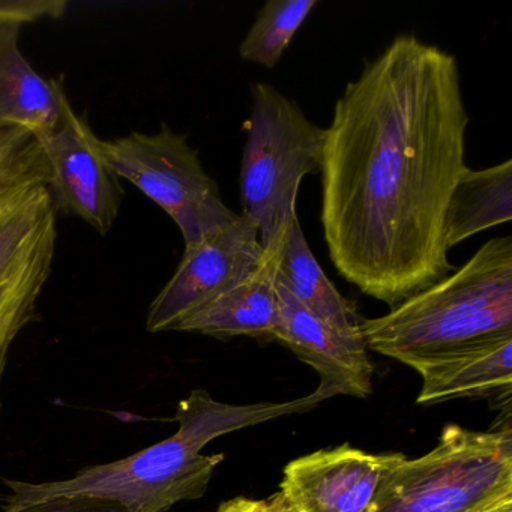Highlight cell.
<instances>
[{
  "label": "cell",
  "mask_w": 512,
  "mask_h": 512,
  "mask_svg": "<svg viewBox=\"0 0 512 512\" xmlns=\"http://www.w3.org/2000/svg\"><path fill=\"white\" fill-rule=\"evenodd\" d=\"M457 58L401 34L347 83L325 128L322 220L341 277L389 307L454 272L445 241L466 166Z\"/></svg>",
  "instance_id": "6da1fadb"
},
{
  "label": "cell",
  "mask_w": 512,
  "mask_h": 512,
  "mask_svg": "<svg viewBox=\"0 0 512 512\" xmlns=\"http://www.w3.org/2000/svg\"><path fill=\"white\" fill-rule=\"evenodd\" d=\"M325 398L316 391L287 403L236 406L194 389L179 401L178 431L173 436L112 463L95 464L65 481H5L10 487L5 508L55 496H92L113 500L127 512H169L176 503L205 496L223 454H202L217 437L292 413L307 412Z\"/></svg>",
  "instance_id": "7a4b0ae2"
},
{
  "label": "cell",
  "mask_w": 512,
  "mask_h": 512,
  "mask_svg": "<svg viewBox=\"0 0 512 512\" xmlns=\"http://www.w3.org/2000/svg\"><path fill=\"white\" fill-rule=\"evenodd\" d=\"M368 349L413 368L512 338V238L485 242L469 262L388 314L359 322Z\"/></svg>",
  "instance_id": "3957f363"
},
{
  "label": "cell",
  "mask_w": 512,
  "mask_h": 512,
  "mask_svg": "<svg viewBox=\"0 0 512 512\" xmlns=\"http://www.w3.org/2000/svg\"><path fill=\"white\" fill-rule=\"evenodd\" d=\"M367 512H512V428L449 424L410 460L397 452Z\"/></svg>",
  "instance_id": "277c9868"
},
{
  "label": "cell",
  "mask_w": 512,
  "mask_h": 512,
  "mask_svg": "<svg viewBox=\"0 0 512 512\" xmlns=\"http://www.w3.org/2000/svg\"><path fill=\"white\" fill-rule=\"evenodd\" d=\"M251 94L239 190L242 214L256 223L266 247L296 214L302 179L320 172L325 130L268 83H256Z\"/></svg>",
  "instance_id": "5b68a950"
},
{
  "label": "cell",
  "mask_w": 512,
  "mask_h": 512,
  "mask_svg": "<svg viewBox=\"0 0 512 512\" xmlns=\"http://www.w3.org/2000/svg\"><path fill=\"white\" fill-rule=\"evenodd\" d=\"M103 152L119 179L136 185L175 221L185 248L239 217L224 203L187 136L166 124L155 134L136 131L103 142Z\"/></svg>",
  "instance_id": "8992f818"
},
{
  "label": "cell",
  "mask_w": 512,
  "mask_h": 512,
  "mask_svg": "<svg viewBox=\"0 0 512 512\" xmlns=\"http://www.w3.org/2000/svg\"><path fill=\"white\" fill-rule=\"evenodd\" d=\"M56 236L47 173L0 190V385L14 340L37 317L38 299L52 274Z\"/></svg>",
  "instance_id": "52a82bcc"
},
{
  "label": "cell",
  "mask_w": 512,
  "mask_h": 512,
  "mask_svg": "<svg viewBox=\"0 0 512 512\" xmlns=\"http://www.w3.org/2000/svg\"><path fill=\"white\" fill-rule=\"evenodd\" d=\"M37 145L46 163L55 212L79 217L100 235H107L118 218L124 188L88 118L74 113L68 101L55 133Z\"/></svg>",
  "instance_id": "ba28073f"
},
{
  "label": "cell",
  "mask_w": 512,
  "mask_h": 512,
  "mask_svg": "<svg viewBox=\"0 0 512 512\" xmlns=\"http://www.w3.org/2000/svg\"><path fill=\"white\" fill-rule=\"evenodd\" d=\"M263 250L256 223L244 214L185 248L175 274L149 307L146 329L172 331L185 317L238 286L254 271Z\"/></svg>",
  "instance_id": "9c48e42d"
},
{
  "label": "cell",
  "mask_w": 512,
  "mask_h": 512,
  "mask_svg": "<svg viewBox=\"0 0 512 512\" xmlns=\"http://www.w3.org/2000/svg\"><path fill=\"white\" fill-rule=\"evenodd\" d=\"M67 2H0V130H19L35 142L55 133L68 103L64 77L44 79L23 56L26 23L61 17Z\"/></svg>",
  "instance_id": "30bf717a"
},
{
  "label": "cell",
  "mask_w": 512,
  "mask_h": 512,
  "mask_svg": "<svg viewBox=\"0 0 512 512\" xmlns=\"http://www.w3.org/2000/svg\"><path fill=\"white\" fill-rule=\"evenodd\" d=\"M395 455L349 445L322 449L287 464L280 493L299 512H367Z\"/></svg>",
  "instance_id": "8fae6325"
},
{
  "label": "cell",
  "mask_w": 512,
  "mask_h": 512,
  "mask_svg": "<svg viewBox=\"0 0 512 512\" xmlns=\"http://www.w3.org/2000/svg\"><path fill=\"white\" fill-rule=\"evenodd\" d=\"M280 325L274 340L289 347L302 362L320 374L317 394L323 398L371 394L373 365L361 332L346 334L332 328L296 301L287 287L277 280Z\"/></svg>",
  "instance_id": "7c38bea8"
},
{
  "label": "cell",
  "mask_w": 512,
  "mask_h": 512,
  "mask_svg": "<svg viewBox=\"0 0 512 512\" xmlns=\"http://www.w3.org/2000/svg\"><path fill=\"white\" fill-rule=\"evenodd\" d=\"M287 227L289 224L266 245L248 277L211 304L185 317L172 331L197 332L220 340L239 335L272 340L280 325L277 280Z\"/></svg>",
  "instance_id": "4fadbf2b"
},
{
  "label": "cell",
  "mask_w": 512,
  "mask_h": 512,
  "mask_svg": "<svg viewBox=\"0 0 512 512\" xmlns=\"http://www.w3.org/2000/svg\"><path fill=\"white\" fill-rule=\"evenodd\" d=\"M422 377L416 403L437 404L466 397H487L512 386V338L461 350L415 365Z\"/></svg>",
  "instance_id": "5bb4252c"
},
{
  "label": "cell",
  "mask_w": 512,
  "mask_h": 512,
  "mask_svg": "<svg viewBox=\"0 0 512 512\" xmlns=\"http://www.w3.org/2000/svg\"><path fill=\"white\" fill-rule=\"evenodd\" d=\"M512 218V161L466 172L458 179L445 217L449 250L476 233L509 223Z\"/></svg>",
  "instance_id": "9a60e30c"
},
{
  "label": "cell",
  "mask_w": 512,
  "mask_h": 512,
  "mask_svg": "<svg viewBox=\"0 0 512 512\" xmlns=\"http://www.w3.org/2000/svg\"><path fill=\"white\" fill-rule=\"evenodd\" d=\"M278 280L314 316L346 334H358V314L355 305L344 298L326 277L302 232L298 212L287 227Z\"/></svg>",
  "instance_id": "2e32d148"
},
{
  "label": "cell",
  "mask_w": 512,
  "mask_h": 512,
  "mask_svg": "<svg viewBox=\"0 0 512 512\" xmlns=\"http://www.w3.org/2000/svg\"><path fill=\"white\" fill-rule=\"evenodd\" d=\"M317 0H269L239 46L245 61L274 68L289 49Z\"/></svg>",
  "instance_id": "e0dca14e"
},
{
  "label": "cell",
  "mask_w": 512,
  "mask_h": 512,
  "mask_svg": "<svg viewBox=\"0 0 512 512\" xmlns=\"http://www.w3.org/2000/svg\"><path fill=\"white\" fill-rule=\"evenodd\" d=\"M46 172L37 142L19 130H0V190L26 178Z\"/></svg>",
  "instance_id": "ac0fdd59"
},
{
  "label": "cell",
  "mask_w": 512,
  "mask_h": 512,
  "mask_svg": "<svg viewBox=\"0 0 512 512\" xmlns=\"http://www.w3.org/2000/svg\"><path fill=\"white\" fill-rule=\"evenodd\" d=\"M2 512H127L113 500L92 496H55Z\"/></svg>",
  "instance_id": "d6986e66"
},
{
  "label": "cell",
  "mask_w": 512,
  "mask_h": 512,
  "mask_svg": "<svg viewBox=\"0 0 512 512\" xmlns=\"http://www.w3.org/2000/svg\"><path fill=\"white\" fill-rule=\"evenodd\" d=\"M217 512H299L280 491L266 499L233 497L218 506Z\"/></svg>",
  "instance_id": "ffe728a7"
}]
</instances>
